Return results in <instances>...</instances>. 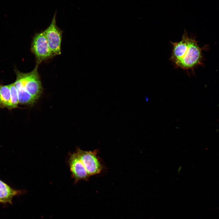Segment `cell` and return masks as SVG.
I'll use <instances>...</instances> for the list:
<instances>
[{"mask_svg": "<svg viewBox=\"0 0 219 219\" xmlns=\"http://www.w3.org/2000/svg\"><path fill=\"white\" fill-rule=\"evenodd\" d=\"M170 42L172 48L170 59L176 68L193 71L202 65V51L207 48L205 46L200 47L195 37L189 35L186 30L180 41Z\"/></svg>", "mask_w": 219, "mask_h": 219, "instance_id": "obj_1", "label": "cell"}, {"mask_svg": "<svg viewBox=\"0 0 219 219\" xmlns=\"http://www.w3.org/2000/svg\"><path fill=\"white\" fill-rule=\"evenodd\" d=\"M38 65L28 73H23L15 68L16 76L14 82L17 89L26 91L37 101L40 97L43 88L40 78L38 71Z\"/></svg>", "mask_w": 219, "mask_h": 219, "instance_id": "obj_2", "label": "cell"}, {"mask_svg": "<svg viewBox=\"0 0 219 219\" xmlns=\"http://www.w3.org/2000/svg\"><path fill=\"white\" fill-rule=\"evenodd\" d=\"M30 50L35 56L36 64L38 65L43 61L54 57L44 31L35 34L32 41Z\"/></svg>", "mask_w": 219, "mask_h": 219, "instance_id": "obj_3", "label": "cell"}, {"mask_svg": "<svg viewBox=\"0 0 219 219\" xmlns=\"http://www.w3.org/2000/svg\"><path fill=\"white\" fill-rule=\"evenodd\" d=\"M56 13L54 14L49 26L43 31L49 47L53 57L61 54V43L62 31L57 26Z\"/></svg>", "mask_w": 219, "mask_h": 219, "instance_id": "obj_4", "label": "cell"}, {"mask_svg": "<svg viewBox=\"0 0 219 219\" xmlns=\"http://www.w3.org/2000/svg\"><path fill=\"white\" fill-rule=\"evenodd\" d=\"M76 152L89 176L100 173L103 166L97 157V150L85 151L77 148Z\"/></svg>", "mask_w": 219, "mask_h": 219, "instance_id": "obj_5", "label": "cell"}, {"mask_svg": "<svg viewBox=\"0 0 219 219\" xmlns=\"http://www.w3.org/2000/svg\"><path fill=\"white\" fill-rule=\"evenodd\" d=\"M68 163L75 184L82 180H88L90 176L76 151L71 154Z\"/></svg>", "mask_w": 219, "mask_h": 219, "instance_id": "obj_6", "label": "cell"}, {"mask_svg": "<svg viewBox=\"0 0 219 219\" xmlns=\"http://www.w3.org/2000/svg\"><path fill=\"white\" fill-rule=\"evenodd\" d=\"M24 192L21 190L13 189L0 179V203L12 204L13 197Z\"/></svg>", "mask_w": 219, "mask_h": 219, "instance_id": "obj_7", "label": "cell"}, {"mask_svg": "<svg viewBox=\"0 0 219 219\" xmlns=\"http://www.w3.org/2000/svg\"><path fill=\"white\" fill-rule=\"evenodd\" d=\"M10 100V92L9 85H0V107L8 108Z\"/></svg>", "mask_w": 219, "mask_h": 219, "instance_id": "obj_8", "label": "cell"}, {"mask_svg": "<svg viewBox=\"0 0 219 219\" xmlns=\"http://www.w3.org/2000/svg\"><path fill=\"white\" fill-rule=\"evenodd\" d=\"M10 92V100L8 107L12 109L17 108L19 103L18 94L14 83L9 85Z\"/></svg>", "mask_w": 219, "mask_h": 219, "instance_id": "obj_9", "label": "cell"}]
</instances>
